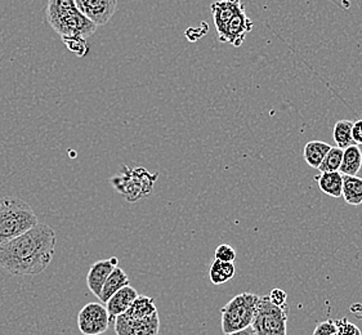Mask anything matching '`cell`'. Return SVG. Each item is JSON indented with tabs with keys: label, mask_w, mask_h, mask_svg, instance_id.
I'll return each instance as SVG.
<instances>
[{
	"label": "cell",
	"mask_w": 362,
	"mask_h": 335,
	"mask_svg": "<svg viewBox=\"0 0 362 335\" xmlns=\"http://www.w3.org/2000/svg\"><path fill=\"white\" fill-rule=\"evenodd\" d=\"M56 244V231L48 225L37 223L0 245V266L13 276H35L51 264Z\"/></svg>",
	"instance_id": "obj_1"
},
{
	"label": "cell",
	"mask_w": 362,
	"mask_h": 335,
	"mask_svg": "<svg viewBox=\"0 0 362 335\" xmlns=\"http://www.w3.org/2000/svg\"><path fill=\"white\" fill-rule=\"evenodd\" d=\"M37 223L35 211L23 200L0 199V245L18 237Z\"/></svg>",
	"instance_id": "obj_2"
},
{
	"label": "cell",
	"mask_w": 362,
	"mask_h": 335,
	"mask_svg": "<svg viewBox=\"0 0 362 335\" xmlns=\"http://www.w3.org/2000/svg\"><path fill=\"white\" fill-rule=\"evenodd\" d=\"M156 180L158 173L151 175L145 168L123 165V172L112 177L110 183L127 201L136 203L139 199L153 194V183Z\"/></svg>",
	"instance_id": "obj_3"
},
{
	"label": "cell",
	"mask_w": 362,
	"mask_h": 335,
	"mask_svg": "<svg viewBox=\"0 0 362 335\" xmlns=\"http://www.w3.org/2000/svg\"><path fill=\"white\" fill-rule=\"evenodd\" d=\"M288 305L277 306L268 295H261L250 327L257 335H288Z\"/></svg>",
	"instance_id": "obj_4"
},
{
	"label": "cell",
	"mask_w": 362,
	"mask_h": 335,
	"mask_svg": "<svg viewBox=\"0 0 362 335\" xmlns=\"http://www.w3.org/2000/svg\"><path fill=\"white\" fill-rule=\"evenodd\" d=\"M258 294L241 293L222 308V330L225 334H230L252 325L255 308L259 300Z\"/></svg>",
	"instance_id": "obj_5"
},
{
	"label": "cell",
	"mask_w": 362,
	"mask_h": 335,
	"mask_svg": "<svg viewBox=\"0 0 362 335\" xmlns=\"http://www.w3.org/2000/svg\"><path fill=\"white\" fill-rule=\"evenodd\" d=\"M49 25L61 37H80L84 39L92 37L98 28L81 12H79V9L74 11L69 15L59 17L57 20L52 21Z\"/></svg>",
	"instance_id": "obj_6"
},
{
	"label": "cell",
	"mask_w": 362,
	"mask_h": 335,
	"mask_svg": "<svg viewBox=\"0 0 362 335\" xmlns=\"http://www.w3.org/2000/svg\"><path fill=\"white\" fill-rule=\"evenodd\" d=\"M78 327L84 335H101L107 331L110 317L107 308L101 303H88L78 315Z\"/></svg>",
	"instance_id": "obj_7"
},
{
	"label": "cell",
	"mask_w": 362,
	"mask_h": 335,
	"mask_svg": "<svg viewBox=\"0 0 362 335\" xmlns=\"http://www.w3.org/2000/svg\"><path fill=\"white\" fill-rule=\"evenodd\" d=\"M116 335H158L160 331L159 312L142 319H129L119 315L115 321Z\"/></svg>",
	"instance_id": "obj_8"
},
{
	"label": "cell",
	"mask_w": 362,
	"mask_h": 335,
	"mask_svg": "<svg viewBox=\"0 0 362 335\" xmlns=\"http://www.w3.org/2000/svg\"><path fill=\"white\" fill-rule=\"evenodd\" d=\"M76 8L97 26H105L114 17L117 0H75Z\"/></svg>",
	"instance_id": "obj_9"
},
{
	"label": "cell",
	"mask_w": 362,
	"mask_h": 335,
	"mask_svg": "<svg viewBox=\"0 0 362 335\" xmlns=\"http://www.w3.org/2000/svg\"><path fill=\"white\" fill-rule=\"evenodd\" d=\"M254 23L247 16V9L235 16L231 21L227 23L223 33L218 37L222 43H230L233 47H240L245 40L247 34L253 30Z\"/></svg>",
	"instance_id": "obj_10"
},
{
	"label": "cell",
	"mask_w": 362,
	"mask_h": 335,
	"mask_svg": "<svg viewBox=\"0 0 362 335\" xmlns=\"http://www.w3.org/2000/svg\"><path fill=\"white\" fill-rule=\"evenodd\" d=\"M210 9L219 37L226 29L227 23L247 8L244 6L243 0H217L210 6Z\"/></svg>",
	"instance_id": "obj_11"
},
{
	"label": "cell",
	"mask_w": 362,
	"mask_h": 335,
	"mask_svg": "<svg viewBox=\"0 0 362 335\" xmlns=\"http://www.w3.org/2000/svg\"><path fill=\"white\" fill-rule=\"evenodd\" d=\"M117 264H119L117 258L112 257L110 259L98 261L90 267V270H89L87 275L88 289L93 293L97 298H100L102 288H103L106 278L109 277L112 270L117 267Z\"/></svg>",
	"instance_id": "obj_12"
},
{
	"label": "cell",
	"mask_w": 362,
	"mask_h": 335,
	"mask_svg": "<svg viewBox=\"0 0 362 335\" xmlns=\"http://www.w3.org/2000/svg\"><path fill=\"white\" fill-rule=\"evenodd\" d=\"M137 297V290L134 288H132L131 285L124 286L120 290H117L106 303L107 305L106 308H107V312H109L110 324H112L119 315L127 312L128 308L132 306L133 300Z\"/></svg>",
	"instance_id": "obj_13"
},
{
	"label": "cell",
	"mask_w": 362,
	"mask_h": 335,
	"mask_svg": "<svg viewBox=\"0 0 362 335\" xmlns=\"http://www.w3.org/2000/svg\"><path fill=\"white\" fill-rule=\"evenodd\" d=\"M316 182L319 189L327 196H341V187H343V175L341 172H322L316 175Z\"/></svg>",
	"instance_id": "obj_14"
},
{
	"label": "cell",
	"mask_w": 362,
	"mask_h": 335,
	"mask_svg": "<svg viewBox=\"0 0 362 335\" xmlns=\"http://www.w3.org/2000/svg\"><path fill=\"white\" fill-rule=\"evenodd\" d=\"M128 285H129V276L117 266V267H115V269L112 270V272L110 274L109 277L106 278V281H105V284H103L101 295H100L102 303H107V300H109L117 290H120L122 288L128 286Z\"/></svg>",
	"instance_id": "obj_15"
},
{
	"label": "cell",
	"mask_w": 362,
	"mask_h": 335,
	"mask_svg": "<svg viewBox=\"0 0 362 335\" xmlns=\"http://www.w3.org/2000/svg\"><path fill=\"white\" fill-rule=\"evenodd\" d=\"M341 197L352 206L362 204V178L357 175H343Z\"/></svg>",
	"instance_id": "obj_16"
},
{
	"label": "cell",
	"mask_w": 362,
	"mask_h": 335,
	"mask_svg": "<svg viewBox=\"0 0 362 335\" xmlns=\"http://www.w3.org/2000/svg\"><path fill=\"white\" fill-rule=\"evenodd\" d=\"M362 167V153L358 145H351L343 150L341 168V175H357Z\"/></svg>",
	"instance_id": "obj_17"
},
{
	"label": "cell",
	"mask_w": 362,
	"mask_h": 335,
	"mask_svg": "<svg viewBox=\"0 0 362 335\" xmlns=\"http://www.w3.org/2000/svg\"><path fill=\"white\" fill-rule=\"evenodd\" d=\"M332 148V146L322 141H310L303 150V158L305 163L311 168L317 169L320 164L324 160L326 153Z\"/></svg>",
	"instance_id": "obj_18"
},
{
	"label": "cell",
	"mask_w": 362,
	"mask_h": 335,
	"mask_svg": "<svg viewBox=\"0 0 362 335\" xmlns=\"http://www.w3.org/2000/svg\"><path fill=\"white\" fill-rule=\"evenodd\" d=\"M236 269L231 262H223L219 259H214L209 270L210 281L214 285L226 284L235 276Z\"/></svg>",
	"instance_id": "obj_19"
},
{
	"label": "cell",
	"mask_w": 362,
	"mask_h": 335,
	"mask_svg": "<svg viewBox=\"0 0 362 335\" xmlns=\"http://www.w3.org/2000/svg\"><path fill=\"white\" fill-rule=\"evenodd\" d=\"M156 311H158V308L155 306L153 298L146 297V295H138L137 298L133 300L128 311L124 312L123 315L129 319H142V317L153 315Z\"/></svg>",
	"instance_id": "obj_20"
},
{
	"label": "cell",
	"mask_w": 362,
	"mask_h": 335,
	"mask_svg": "<svg viewBox=\"0 0 362 335\" xmlns=\"http://www.w3.org/2000/svg\"><path fill=\"white\" fill-rule=\"evenodd\" d=\"M76 9L78 8L75 4V0H48L47 11H45L47 21L51 23L52 21L57 20L62 16L69 15Z\"/></svg>",
	"instance_id": "obj_21"
},
{
	"label": "cell",
	"mask_w": 362,
	"mask_h": 335,
	"mask_svg": "<svg viewBox=\"0 0 362 335\" xmlns=\"http://www.w3.org/2000/svg\"><path fill=\"white\" fill-rule=\"evenodd\" d=\"M352 125H354V122H351V120H339L334 125L333 139L337 146L341 150H344L346 147L351 146L354 143Z\"/></svg>",
	"instance_id": "obj_22"
},
{
	"label": "cell",
	"mask_w": 362,
	"mask_h": 335,
	"mask_svg": "<svg viewBox=\"0 0 362 335\" xmlns=\"http://www.w3.org/2000/svg\"><path fill=\"white\" fill-rule=\"evenodd\" d=\"M341 158H343V150L339 147H332L324 158L322 163L317 168L320 173L322 172H339L341 168Z\"/></svg>",
	"instance_id": "obj_23"
},
{
	"label": "cell",
	"mask_w": 362,
	"mask_h": 335,
	"mask_svg": "<svg viewBox=\"0 0 362 335\" xmlns=\"http://www.w3.org/2000/svg\"><path fill=\"white\" fill-rule=\"evenodd\" d=\"M62 42L66 45V48L70 52H73L76 57H86L89 45L87 43V39L80 37H62Z\"/></svg>",
	"instance_id": "obj_24"
},
{
	"label": "cell",
	"mask_w": 362,
	"mask_h": 335,
	"mask_svg": "<svg viewBox=\"0 0 362 335\" xmlns=\"http://www.w3.org/2000/svg\"><path fill=\"white\" fill-rule=\"evenodd\" d=\"M216 259H219V261H223V262H231L233 263L236 261V252H235V249L232 248L231 245H228V244H222V245H219L217 249H216Z\"/></svg>",
	"instance_id": "obj_25"
},
{
	"label": "cell",
	"mask_w": 362,
	"mask_h": 335,
	"mask_svg": "<svg viewBox=\"0 0 362 335\" xmlns=\"http://www.w3.org/2000/svg\"><path fill=\"white\" fill-rule=\"evenodd\" d=\"M337 334L338 335H362L361 330L355 324L349 322L347 319L337 320Z\"/></svg>",
	"instance_id": "obj_26"
},
{
	"label": "cell",
	"mask_w": 362,
	"mask_h": 335,
	"mask_svg": "<svg viewBox=\"0 0 362 335\" xmlns=\"http://www.w3.org/2000/svg\"><path fill=\"white\" fill-rule=\"evenodd\" d=\"M334 334H337V320H326L324 322H319L313 331V335Z\"/></svg>",
	"instance_id": "obj_27"
},
{
	"label": "cell",
	"mask_w": 362,
	"mask_h": 335,
	"mask_svg": "<svg viewBox=\"0 0 362 335\" xmlns=\"http://www.w3.org/2000/svg\"><path fill=\"white\" fill-rule=\"evenodd\" d=\"M268 297L271 299V302L277 306H285L288 300V294L284 292L283 289H272V292L269 293Z\"/></svg>",
	"instance_id": "obj_28"
},
{
	"label": "cell",
	"mask_w": 362,
	"mask_h": 335,
	"mask_svg": "<svg viewBox=\"0 0 362 335\" xmlns=\"http://www.w3.org/2000/svg\"><path fill=\"white\" fill-rule=\"evenodd\" d=\"M352 139L356 145L362 146V119L354 122L352 125Z\"/></svg>",
	"instance_id": "obj_29"
},
{
	"label": "cell",
	"mask_w": 362,
	"mask_h": 335,
	"mask_svg": "<svg viewBox=\"0 0 362 335\" xmlns=\"http://www.w3.org/2000/svg\"><path fill=\"white\" fill-rule=\"evenodd\" d=\"M226 335H257V333L254 331V329L252 327H247V328L241 329V330H238V331H233V333Z\"/></svg>",
	"instance_id": "obj_30"
},
{
	"label": "cell",
	"mask_w": 362,
	"mask_h": 335,
	"mask_svg": "<svg viewBox=\"0 0 362 335\" xmlns=\"http://www.w3.org/2000/svg\"><path fill=\"white\" fill-rule=\"evenodd\" d=\"M334 335H338V334H334Z\"/></svg>",
	"instance_id": "obj_31"
}]
</instances>
